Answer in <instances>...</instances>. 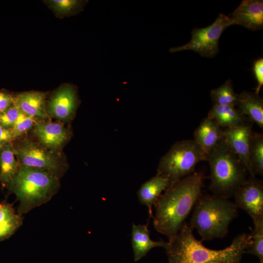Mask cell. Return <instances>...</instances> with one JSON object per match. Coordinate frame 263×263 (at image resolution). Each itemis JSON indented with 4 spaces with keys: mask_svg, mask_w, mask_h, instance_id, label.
<instances>
[{
    "mask_svg": "<svg viewBox=\"0 0 263 263\" xmlns=\"http://www.w3.org/2000/svg\"><path fill=\"white\" fill-rule=\"evenodd\" d=\"M192 210L188 225L196 229L202 241L225 237L238 214V208L228 199L208 194L201 195Z\"/></svg>",
    "mask_w": 263,
    "mask_h": 263,
    "instance_id": "4",
    "label": "cell"
},
{
    "mask_svg": "<svg viewBox=\"0 0 263 263\" xmlns=\"http://www.w3.org/2000/svg\"><path fill=\"white\" fill-rule=\"evenodd\" d=\"M209 188L213 195L229 199L246 181L247 172L223 140L208 154Z\"/></svg>",
    "mask_w": 263,
    "mask_h": 263,
    "instance_id": "5",
    "label": "cell"
},
{
    "mask_svg": "<svg viewBox=\"0 0 263 263\" xmlns=\"http://www.w3.org/2000/svg\"><path fill=\"white\" fill-rule=\"evenodd\" d=\"M77 104L75 90L71 86H65L57 90L51 97L46 112L48 115L66 121L72 118Z\"/></svg>",
    "mask_w": 263,
    "mask_h": 263,
    "instance_id": "13",
    "label": "cell"
},
{
    "mask_svg": "<svg viewBox=\"0 0 263 263\" xmlns=\"http://www.w3.org/2000/svg\"><path fill=\"white\" fill-rule=\"evenodd\" d=\"M206 263H224L219 261H209Z\"/></svg>",
    "mask_w": 263,
    "mask_h": 263,
    "instance_id": "31",
    "label": "cell"
},
{
    "mask_svg": "<svg viewBox=\"0 0 263 263\" xmlns=\"http://www.w3.org/2000/svg\"><path fill=\"white\" fill-rule=\"evenodd\" d=\"M21 111L14 104L0 113V125L11 129L17 120Z\"/></svg>",
    "mask_w": 263,
    "mask_h": 263,
    "instance_id": "27",
    "label": "cell"
},
{
    "mask_svg": "<svg viewBox=\"0 0 263 263\" xmlns=\"http://www.w3.org/2000/svg\"><path fill=\"white\" fill-rule=\"evenodd\" d=\"M236 106L241 114L263 128V100L259 94L243 91L238 94Z\"/></svg>",
    "mask_w": 263,
    "mask_h": 263,
    "instance_id": "18",
    "label": "cell"
},
{
    "mask_svg": "<svg viewBox=\"0 0 263 263\" xmlns=\"http://www.w3.org/2000/svg\"><path fill=\"white\" fill-rule=\"evenodd\" d=\"M15 139L10 129L0 125V149L6 144L12 143Z\"/></svg>",
    "mask_w": 263,
    "mask_h": 263,
    "instance_id": "29",
    "label": "cell"
},
{
    "mask_svg": "<svg viewBox=\"0 0 263 263\" xmlns=\"http://www.w3.org/2000/svg\"><path fill=\"white\" fill-rule=\"evenodd\" d=\"M33 132L40 145L55 151L62 147L69 137L68 131L62 124L43 120H37Z\"/></svg>",
    "mask_w": 263,
    "mask_h": 263,
    "instance_id": "12",
    "label": "cell"
},
{
    "mask_svg": "<svg viewBox=\"0 0 263 263\" xmlns=\"http://www.w3.org/2000/svg\"><path fill=\"white\" fill-rule=\"evenodd\" d=\"M132 244L134 259L137 262L145 256L150 250L154 247H162L166 248L168 242L152 240L150 238L148 224L136 225L132 224Z\"/></svg>",
    "mask_w": 263,
    "mask_h": 263,
    "instance_id": "16",
    "label": "cell"
},
{
    "mask_svg": "<svg viewBox=\"0 0 263 263\" xmlns=\"http://www.w3.org/2000/svg\"><path fill=\"white\" fill-rule=\"evenodd\" d=\"M207 117L214 120L221 128L225 129L238 126L247 119L233 105H213Z\"/></svg>",
    "mask_w": 263,
    "mask_h": 263,
    "instance_id": "20",
    "label": "cell"
},
{
    "mask_svg": "<svg viewBox=\"0 0 263 263\" xmlns=\"http://www.w3.org/2000/svg\"><path fill=\"white\" fill-rule=\"evenodd\" d=\"M207 159L193 139L178 141L161 158L157 174L166 177L172 184L194 172L197 164Z\"/></svg>",
    "mask_w": 263,
    "mask_h": 263,
    "instance_id": "6",
    "label": "cell"
},
{
    "mask_svg": "<svg viewBox=\"0 0 263 263\" xmlns=\"http://www.w3.org/2000/svg\"><path fill=\"white\" fill-rule=\"evenodd\" d=\"M44 93L30 91L14 97V104L24 113L35 119H43L48 116Z\"/></svg>",
    "mask_w": 263,
    "mask_h": 263,
    "instance_id": "15",
    "label": "cell"
},
{
    "mask_svg": "<svg viewBox=\"0 0 263 263\" xmlns=\"http://www.w3.org/2000/svg\"><path fill=\"white\" fill-rule=\"evenodd\" d=\"M223 139L222 128L214 120L206 117L195 131L193 140L207 158L208 154Z\"/></svg>",
    "mask_w": 263,
    "mask_h": 263,
    "instance_id": "14",
    "label": "cell"
},
{
    "mask_svg": "<svg viewBox=\"0 0 263 263\" xmlns=\"http://www.w3.org/2000/svg\"><path fill=\"white\" fill-rule=\"evenodd\" d=\"M204 180L202 172L194 171L171 184L154 204V226L169 241L177 235L201 196Z\"/></svg>",
    "mask_w": 263,
    "mask_h": 263,
    "instance_id": "1",
    "label": "cell"
},
{
    "mask_svg": "<svg viewBox=\"0 0 263 263\" xmlns=\"http://www.w3.org/2000/svg\"><path fill=\"white\" fill-rule=\"evenodd\" d=\"M228 17L231 25H240L252 31L262 29L263 27V1L243 0Z\"/></svg>",
    "mask_w": 263,
    "mask_h": 263,
    "instance_id": "11",
    "label": "cell"
},
{
    "mask_svg": "<svg viewBox=\"0 0 263 263\" xmlns=\"http://www.w3.org/2000/svg\"><path fill=\"white\" fill-rule=\"evenodd\" d=\"M234 205L251 217L253 224L263 221V185L255 177L250 176L235 192Z\"/></svg>",
    "mask_w": 263,
    "mask_h": 263,
    "instance_id": "9",
    "label": "cell"
},
{
    "mask_svg": "<svg viewBox=\"0 0 263 263\" xmlns=\"http://www.w3.org/2000/svg\"><path fill=\"white\" fill-rule=\"evenodd\" d=\"M16 157L12 143L0 149V183L5 186L18 171L19 164Z\"/></svg>",
    "mask_w": 263,
    "mask_h": 263,
    "instance_id": "21",
    "label": "cell"
},
{
    "mask_svg": "<svg viewBox=\"0 0 263 263\" xmlns=\"http://www.w3.org/2000/svg\"><path fill=\"white\" fill-rule=\"evenodd\" d=\"M22 222V216L16 212L13 204L0 202V241L13 235Z\"/></svg>",
    "mask_w": 263,
    "mask_h": 263,
    "instance_id": "19",
    "label": "cell"
},
{
    "mask_svg": "<svg viewBox=\"0 0 263 263\" xmlns=\"http://www.w3.org/2000/svg\"><path fill=\"white\" fill-rule=\"evenodd\" d=\"M14 152L20 165L45 170L59 178L66 166L55 151L29 139L13 145Z\"/></svg>",
    "mask_w": 263,
    "mask_h": 263,
    "instance_id": "7",
    "label": "cell"
},
{
    "mask_svg": "<svg viewBox=\"0 0 263 263\" xmlns=\"http://www.w3.org/2000/svg\"><path fill=\"white\" fill-rule=\"evenodd\" d=\"M53 9L61 14H70L77 11L83 1L77 0H52L49 1Z\"/></svg>",
    "mask_w": 263,
    "mask_h": 263,
    "instance_id": "26",
    "label": "cell"
},
{
    "mask_svg": "<svg viewBox=\"0 0 263 263\" xmlns=\"http://www.w3.org/2000/svg\"><path fill=\"white\" fill-rule=\"evenodd\" d=\"M37 119L20 112L14 125L10 129L15 138L25 133L34 126Z\"/></svg>",
    "mask_w": 263,
    "mask_h": 263,
    "instance_id": "25",
    "label": "cell"
},
{
    "mask_svg": "<svg viewBox=\"0 0 263 263\" xmlns=\"http://www.w3.org/2000/svg\"><path fill=\"white\" fill-rule=\"evenodd\" d=\"M192 229L184 222L177 235L165 248L169 263H206L219 261L224 263H240L243 255L249 248L250 234L235 237L225 249L215 250L205 247L194 236Z\"/></svg>",
    "mask_w": 263,
    "mask_h": 263,
    "instance_id": "2",
    "label": "cell"
},
{
    "mask_svg": "<svg viewBox=\"0 0 263 263\" xmlns=\"http://www.w3.org/2000/svg\"><path fill=\"white\" fill-rule=\"evenodd\" d=\"M253 131L247 121L238 126L223 130V140L238 157L250 176L252 175L249 160V150Z\"/></svg>",
    "mask_w": 263,
    "mask_h": 263,
    "instance_id": "10",
    "label": "cell"
},
{
    "mask_svg": "<svg viewBox=\"0 0 263 263\" xmlns=\"http://www.w3.org/2000/svg\"><path fill=\"white\" fill-rule=\"evenodd\" d=\"M253 71L257 81V86L255 88V93L259 94L263 85V58L256 60L253 63Z\"/></svg>",
    "mask_w": 263,
    "mask_h": 263,
    "instance_id": "28",
    "label": "cell"
},
{
    "mask_svg": "<svg viewBox=\"0 0 263 263\" xmlns=\"http://www.w3.org/2000/svg\"><path fill=\"white\" fill-rule=\"evenodd\" d=\"M14 97L7 93L0 92V113L14 104Z\"/></svg>",
    "mask_w": 263,
    "mask_h": 263,
    "instance_id": "30",
    "label": "cell"
},
{
    "mask_svg": "<svg viewBox=\"0 0 263 263\" xmlns=\"http://www.w3.org/2000/svg\"><path fill=\"white\" fill-rule=\"evenodd\" d=\"M170 184L168 178L156 174L143 184L139 189L137 195L139 202L148 207L149 218L153 217L152 206Z\"/></svg>",
    "mask_w": 263,
    "mask_h": 263,
    "instance_id": "17",
    "label": "cell"
},
{
    "mask_svg": "<svg viewBox=\"0 0 263 263\" xmlns=\"http://www.w3.org/2000/svg\"><path fill=\"white\" fill-rule=\"evenodd\" d=\"M231 25L228 16L220 14L210 25L202 28H195L191 31V38L186 44L172 47L171 53L192 50L203 57H213L219 52V40L224 31Z\"/></svg>",
    "mask_w": 263,
    "mask_h": 263,
    "instance_id": "8",
    "label": "cell"
},
{
    "mask_svg": "<svg viewBox=\"0 0 263 263\" xmlns=\"http://www.w3.org/2000/svg\"><path fill=\"white\" fill-rule=\"evenodd\" d=\"M5 187L19 202L20 215L49 202L56 193L59 178L41 169L19 165L16 176Z\"/></svg>",
    "mask_w": 263,
    "mask_h": 263,
    "instance_id": "3",
    "label": "cell"
},
{
    "mask_svg": "<svg viewBox=\"0 0 263 263\" xmlns=\"http://www.w3.org/2000/svg\"><path fill=\"white\" fill-rule=\"evenodd\" d=\"M249 160L252 175H263V133L253 132L251 137Z\"/></svg>",
    "mask_w": 263,
    "mask_h": 263,
    "instance_id": "22",
    "label": "cell"
},
{
    "mask_svg": "<svg viewBox=\"0 0 263 263\" xmlns=\"http://www.w3.org/2000/svg\"><path fill=\"white\" fill-rule=\"evenodd\" d=\"M253 224L251 244L245 253L257 256L260 263H263V221Z\"/></svg>",
    "mask_w": 263,
    "mask_h": 263,
    "instance_id": "24",
    "label": "cell"
},
{
    "mask_svg": "<svg viewBox=\"0 0 263 263\" xmlns=\"http://www.w3.org/2000/svg\"><path fill=\"white\" fill-rule=\"evenodd\" d=\"M210 96L214 105L236 106L237 104L238 94L235 93L230 79L227 80L220 87L212 90Z\"/></svg>",
    "mask_w": 263,
    "mask_h": 263,
    "instance_id": "23",
    "label": "cell"
}]
</instances>
